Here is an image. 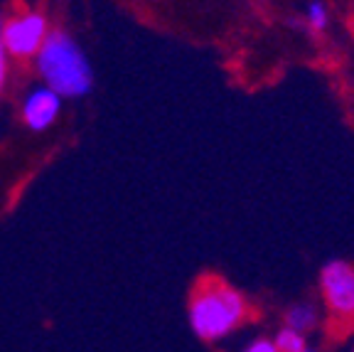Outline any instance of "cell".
I'll use <instances>...</instances> for the list:
<instances>
[{"label":"cell","instance_id":"1","mask_svg":"<svg viewBox=\"0 0 354 352\" xmlns=\"http://www.w3.org/2000/svg\"><path fill=\"white\" fill-rule=\"evenodd\" d=\"M42 87L64 99H82L94 87V69L82 44L62 28H52L42 50L35 57Z\"/></svg>","mask_w":354,"mask_h":352},{"label":"cell","instance_id":"3","mask_svg":"<svg viewBox=\"0 0 354 352\" xmlns=\"http://www.w3.org/2000/svg\"><path fill=\"white\" fill-rule=\"evenodd\" d=\"M50 30L42 10H20L3 20V47L10 60H35Z\"/></svg>","mask_w":354,"mask_h":352},{"label":"cell","instance_id":"11","mask_svg":"<svg viewBox=\"0 0 354 352\" xmlns=\"http://www.w3.org/2000/svg\"><path fill=\"white\" fill-rule=\"evenodd\" d=\"M303 352H313V350H303Z\"/></svg>","mask_w":354,"mask_h":352},{"label":"cell","instance_id":"4","mask_svg":"<svg viewBox=\"0 0 354 352\" xmlns=\"http://www.w3.org/2000/svg\"><path fill=\"white\" fill-rule=\"evenodd\" d=\"M320 288L332 318L354 323V266L344 259L327 261L320 269Z\"/></svg>","mask_w":354,"mask_h":352},{"label":"cell","instance_id":"6","mask_svg":"<svg viewBox=\"0 0 354 352\" xmlns=\"http://www.w3.org/2000/svg\"><path fill=\"white\" fill-rule=\"evenodd\" d=\"M286 323H288L286 328L305 335V333L313 331L317 325V310L313 308L310 303H300V306H293V308L286 313Z\"/></svg>","mask_w":354,"mask_h":352},{"label":"cell","instance_id":"9","mask_svg":"<svg viewBox=\"0 0 354 352\" xmlns=\"http://www.w3.org/2000/svg\"><path fill=\"white\" fill-rule=\"evenodd\" d=\"M8 72H10V57L3 47V20H0V94L8 84Z\"/></svg>","mask_w":354,"mask_h":352},{"label":"cell","instance_id":"10","mask_svg":"<svg viewBox=\"0 0 354 352\" xmlns=\"http://www.w3.org/2000/svg\"><path fill=\"white\" fill-rule=\"evenodd\" d=\"M243 352H278V350H276V345H273V340L259 337V340H254L251 345H246V350Z\"/></svg>","mask_w":354,"mask_h":352},{"label":"cell","instance_id":"5","mask_svg":"<svg viewBox=\"0 0 354 352\" xmlns=\"http://www.w3.org/2000/svg\"><path fill=\"white\" fill-rule=\"evenodd\" d=\"M59 111H62V99L52 89L39 84V87H32L25 94L20 116H22V123L30 131H47L59 118Z\"/></svg>","mask_w":354,"mask_h":352},{"label":"cell","instance_id":"2","mask_svg":"<svg viewBox=\"0 0 354 352\" xmlns=\"http://www.w3.org/2000/svg\"><path fill=\"white\" fill-rule=\"evenodd\" d=\"M249 315V301L227 281L207 276L194 286L189 296V328L199 340L214 342L232 335Z\"/></svg>","mask_w":354,"mask_h":352},{"label":"cell","instance_id":"8","mask_svg":"<svg viewBox=\"0 0 354 352\" xmlns=\"http://www.w3.org/2000/svg\"><path fill=\"white\" fill-rule=\"evenodd\" d=\"M305 20L315 33H322L327 28V8L325 3H308L305 8Z\"/></svg>","mask_w":354,"mask_h":352},{"label":"cell","instance_id":"7","mask_svg":"<svg viewBox=\"0 0 354 352\" xmlns=\"http://www.w3.org/2000/svg\"><path fill=\"white\" fill-rule=\"evenodd\" d=\"M273 345H276L278 352H303V350H308V347H305V335L290 331V328H283V331L276 335V340H273Z\"/></svg>","mask_w":354,"mask_h":352}]
</instances>
